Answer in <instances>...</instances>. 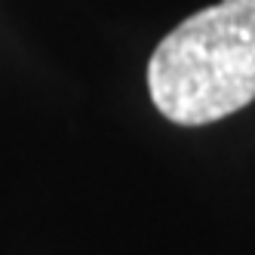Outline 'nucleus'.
Wrapping results in <instances>:
<instances>
[{
    "label": "nucleus",
    "mask_w": 255,
    "mask_h": 255,
    "mask_svg": "<svg viewBox=\"0 0 255 255\" xmlns=\"http://www.w3.org/2000/svg\"><path fill=\"white\" fill-rule=\"evenodd\" d=\"M148 93L178 126L215 123L255 102V0H222L169 31L148 62Z\"/></svg>",
    "instance_id": "obj_1"
}]
</instances>
